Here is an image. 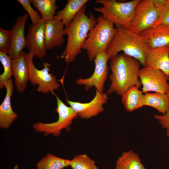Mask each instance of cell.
<instances>
[{
	"mask_svg": "<svg viewBox=\"0 0 169 169\" xmlns=\"http://www.w3.org/2000/svg\"><path fill=\"white\" fill-rule=\"evenodd\" d=\"M28 16V13H26L18 17L10 30L11 44L8 54L12 60L18 57L23 49L26 48L25 28Z\"/></svg>",
	"mask_w": 169,
	"mask_h": 169,
	"instance_id": "13",
	"label": "cell"
},
{
	"mask_svg": "<svg viewBox=\"0 0 169 169\" xmlns=\"http://www.w3.org/2000/svg\"><path fill=\"white\" fill-rule=\"evenodd\" d=\"M144 105L153 107L164 114L169 110V98L167 94L146 92L144 95Z\"/></svg>",
	"mask_w": 169,
	"mask_h": 169,
	"instance_id": "21",
	"label": "cell"
},
{
	"mask_svg": "<svg viewBox=\"0 0 169 169\" xmlns=\"http://www.w3.org/2000/svg\"><path fill=\"white\" fill-rule=\"evenodd\" d=\"M6 92L4 99L0 105V128L8 129L18 117V114L13 110L11 98L13 90V80L11 79L6 83Z\"/></svg>",
	"mask_w": 169,
	"mask_h": 169,
	"instance_id": "16",
	"label": "cell"
},
{
	"mask_svg": "<svg viewBox=\"0 0 169 169\" xmlns=\"http://www.w3.org/2000/svg\"><path fill=\"white\" fill-rule=\"evenodd\" d=\"M53 94L56 99L55 111L58 115V120L51 123L36 122L33 124V127L35 131L43 133L45 136L52 134L57 137L60 135L63 130L68 131L70 130L73 120L78 116L71 107L66 105L57 95Z\"/></svg>",
	"mask_w": 169,
	"mask_h": 169,
	"instance_id": "6",
	"label": "cell"
},
{
	"mask_svg": "<svg viewBox=\"0 0 169 169\" xmlns=\"http://www.w3.org/2000/svg\"><path fill=\"white\" fill-rule=\"evenodd\" d=\"M116 27L117 32L106 50L109 59L123 51L124 54L135 58L144 66L147 54L151 48L146 39L130 29Z\"/></svg>",
	"mask_w": 169,
	"mask_h": 169,
	"instance_id": "3",
	"label": "cell"
},
{
	"mask_svg": "<svg viewBox=\"0 0 169 169\" xmlns=\"http://www.w3.org/2000/svg\"><path fill=\"white\" fill-rule=\"evenodd\" d=\"M26 11L30 17L32 24L36 23L42 19V17L39 14L38 12L32 7L31 3V0H17Z\"/></svg>",
	"mask_w": 169,
	"mask_h": 169,
	"instance_id": "28",
	"label": "cell"
},
{
	"mask_svg": "<svg viewBox=\"0 0 169 169\" xmlns=\"http://www.w3.org/2000/svg\"><path fill=\"white\" fill-rule=\"evenodd\" d=\"M168 80H169V76L168 77ZM167 95H168V97L169 98V90H168V92L167 93Z\"/></svg>",
	"mask_w": 169,
	"mask_h": 169,
	"instance_id": "31",
	"label": "cell"
},
{
	"mask_svg": "<svg viewBox=\"0 0 169 169\" xmlns=\"http://www.w3.org/2000/svg\"><path fill=\"white\" fill-rule=\"evenodd\" d=\"M144 67L158 69L169 76V47L151 48L146 59Z\"/></svg>",
	"mask_w": 169,
	"mask_h": 169,
	"instance_id": "14",
	"label": "cell"
},
{
	"mask_svg": "<svg viewBox=\"0 0 169 169\" xmlns=\"http://www.w3.org/2000/svg\"><path fill=\"white\" fill-rule=\"evenodd\" d=\"M139 88L132 86L121 95L122 102L128 112H132L144 106V95Z\"/></svg>",
	"mask_w": 169,
	"mask_h": 169,
	"instance_id": "20",
	"label": "cell"
},
{
	"mask_svg": "<svg viewBox=\"0 0 169 169\" xmlns=\"http://www.w3.org/2000/svg\"><path fill=\"white\" fill-rule=\"evenodd\" d=\"M25 56L28 67L29 80L32 85H38L37 91L46 94L58 90L60 85L56 76L49 73L51 64L45 62L43 64V68L39 70L34 65V54L29 52L25 53Z\"/></svg>",
	"mask_w": 169,
	"mask_h": 169,
	"instance_id": "7",
	"label": "cell"
},
{
	"mask_svg": "<svg viewBox=\"0 0 169 169\" xmlns=\"http://www.w3.org/2000/svg\"><path fill=\"white\" fill-rule=\"evenodd\" d=\"M106 93H101L96 89L95 96L90 102L81 103L70 101L68 99L67 102L78 116L82 119H87L98 115L104 110L103 105L108 100Z\"/></svg>",
	"mask_w": 169,
	"mask_h": 169,
	"instance_id": "12",
	"label": "cell"
},
{
	"mask_svg": "<svg viewBox=\"0 0 169 169\" xmlns=\"http://www.w3.org/2000/svg\"><path fill=\"white\" fill-rule=\"evenodd\" d=\"M56 0H31V3L40 12L42 18L47 21L54 18L58 7Z\"/></svg>",
	"mask_w": 169,
	"mask_h": 169,
	"instance_id": "24",
	"label": "cell"
},
{
	"mask_svg": "<svg viewBox=\"0 0 169 169\" xmlns=\"http://www.w3.org/2000/svg\"><path fill=\"white\" fill-rule=\"evenodd\" d=\"M154 117L158 121L162 128L166 130V136L169 138V110L165 113L155 115Z\"/></svg>",
	"mask_w": 169,
	"mask_h": 169,
	"instance_id": "30",
	"label": "cell"
},
{
	"mask_svg": "<svg viewBox=\"0 0 169 169\" xmlns=\"http://www.w3.org/2000/svg\"><path fill=\"white\" fill-rule=\"evenodd\" d=\"M141 64L136 59L124 54H118L110 59L111 83L106 93H115L121 96L132 86L140 87L138 73Z\"/></svg>",
	"mask_w": 169,
	"mask_h": 169,
	"instance_id": "1",
	"label": "cell"
},
{
	"mask_svg": "<svg viewBox=\"0 0 169 169\" xmlns=\"http://www.w3.org/2000/svg\"><path fill=\"white\" fill-rule=\"evenodd\" d=\"M12 68L14 85L18 91L22 93L26 89L29 80L28 65L23 51L18 57L12 60Z\"/></svg>",
	"mask_w": 169,
	"mask_h": 169,
	"instance_id": "17",
	"label": "cell"
},
{
	"mask_svg": "<svg viewBox=\"0 0 169 169\" xmlns=\"http://www.w3.org/2000/svg\"><path fill=\"white\" fill-rule=\"evenodd\" d=\"M10 30L0 28V51L8 53L11 46Z\"/></svg>",
	"mask_w": 169,
	"mask_h": 169,
	"instance_id": "29",
	"label": "cell"
},
{
	"mask_svg": "<svg viewBox=\"0 0 169 169\" xmlns=\"http://www.w3.org/2000/svg\"><path fill=\"white\" fill-rule=\"evenodd\" d=\"M71 160L57 157L49 153L36 165V169H63L70 166Z\"/></svg>",
	"mask_w": 169,
	"mask_h": 169,
	"instance_id": "23",
	"label": "cell"
},
{
	"mask_svg": "<svg viewBox=\"0 0 169 169\" xmlns=\"http://www.w3.org/2000/svg\"><path fill=\"white\" fill-rule=\"evenodd\" d=\"M155 0L159 16L154 26L159 25H169V0Z\"/></svg>",
	"mask_w": 169,
	"mask_h": 169,
	"instance_id": "27",
	"label": "cell"
},
{
	"mask_svg": "<svg viewBox=\"0 0 169 169\" xmlns=\"http://www.w3.org/2000/svg\"><path fill=\"white\" fill-rule=\"evenodd\" d=\"M109 59L106 51L98 54L94 60L95 67L92 75L86 79H79L76 83L84 85L86 91L95 87L100 92L103 93L104 84L108 76L107 62Z\"/></svg>",
	"mask_w": 169,
	"mask_h": 169,
	"instance_id": "9",
	"label": "cell"
},
{
	"mask_svg": "<svg viewBox=\"0 0 169 169\" xmlns=\"http://www.w3.org/2000/svg\"><path fill=\"white\" fill-rule=\"evenodd\" d=\"M96 19V24L89 33L82 47L86 51L90 61H94L98 54L106 51L117 31L114 23L102 15Z\"/></svg>",
	"mask_w": 169,
	"mask_h": 169,
	"instance_id": "4",
	"label": "cell"
},
{
	"mask_svg": "<svg viewBox=\"0 0 169 169\" xmlns=\"http://www.w3.org/2000/svg\"><path fill=\"white\" fill-rule=\"evenodd\" d=\"M86 8L85 5L64 28L65 35L67 36V43L60 57L67 64L73 62L81 54L89 33L97 22L92 13L88 15L85 14Z\"/></svg>",
	"mask_w": 169,
	"mask_h": 169,
	"instance_id": "2",
	"label": "cell"
},
{
	"mask_svg": "<svg viewBox=\"0 0 169 169\" xmlns=\"http://www.w3.org/2000/svg\"><path fill=\"white\" fill-rule=\"evenodd\" d=\"M88 0H68L62 10L59 11L54 18L60 21L66 26L69 25L85 5Z\"/></svg>",
	"mask_w": 169,
	"mask_h": 169,
	"instance_id": "19",
	"label": "cell"
},
{
	"mask_svg": "<svg viewBox=\"0 0 169 169\" xmlns=\"http://www.w3.org/2000/svg\"><path fill=\"white\" fill-rule=\"evenodd\" d=\"M140 0L120 2L115 0H96L95 3L102 5L95 7L96 12L100 13L116 27L121 26L131 29L136 7Z\"/></svg>",
	"mask_w": 169,
	"mask_h": 169,
	"instance_id": "5",
	"label": "cell"
},
{
	"mask_svg": "<svg viewBox=\"0 0 169 169\" xmlns=\"http://www.w3.org/2000/svg\"><path fill=\"white\" fill-rule=\"evenodd\" d=\"M115 169H146L139 156L133 151L123 152L117 160Z\"/></svg>",
	"mask_w": 169,
	"mask_h": 169,
	"instance_id": "22",
	"label": "cell"
},
{
	"mask_svg": "<svg viewBox=\"0 0 169 169\" xmlns=\"http://www.w3.org/2000/svg\"><path fill=\"white\" fill-rule=\"evenodd\" d=\"M140 34L145 38L151 48L169 47V25L154 26Z\"/></svg>",
	"mask_w": 169,
	"mask_h": 169,
	"instance_id": "18",
	"label": "cell"
},
{
	"mask_svg": "<svg viewBox=\"0 0 169 169\" xmlns=\"http://www.w3.org/2000/svg\"><path fill=\"white\" fill-rule=\"evenodd\" d=\"M70 166L72 169H98L95 161L85 154L75 156Z\"/></svg>",
	"mask_w": 169,
	"mask_h": 169,
	"instance_id": "26",
	"label": "cell"
},
{
	"mask_svg": "<svg viewBox=\"0 0 169 169\" xmlns=\"http://www.w3.org/2000/svg\"><path fill=\"white\" fill-rule=\"evenodd\" d=\"M0 61L4 68L3 73L0 75V89H2L13 76L12 59L7 53L0 51Z\"/></svg>",
	"mask_w": 169,
	"mask_h": 169,
	"instance_id": "25",
	"label": "cell"
},
{
	"mask_svg": "<svg viewBox=\"0 0 169 169\" xmlns=\"http://www.w3.org/2000/svg\"><path fill=\"white\" fill-rule=\"evenodd\" d=\"M159 13L155 0H140L135 11L131 29L140 34L153 27L159 18Z\"/></svg>",
	"mask_w": 169,
	"mask_h": 169,
	"instance_id": "8",
	"label": "cell"
},
{
	"mask_svg": "<svg viewBox=\"0 0 169 169\" xmlns=\"http://www.w3.org/2000/svg\"><path fill=\"white\" fill-rule=\"evenodd\" d=\"M138 77L142 85V92L167 94L169 90L168 77L161 70L144 67L141 69Z\"/></svg>",
	"mask_w": 169,
	"mask_h": 169,
	"instance_id": "10",
	"label": "cell"
},
{
	"mask_svg": "<svg viewBox=\"0 0 169 169\" xmlns=\"http://www.w3.org/2000/svg\"><path fill=\"white\" fill-rule=\"evenodd\" d=\"M46 22L42 19L30 25L26 37V48L29 52L40 59L43 58L46 54L47 49L44 37Z\"/></svg>",
	"mask_w": 169,
	"mask_h": 169,
	"instance_id": "11",
	"label": "cell"
},
{
	"mask_svg": "<svg viewBox=\"0 0 169 169\" xmlns=\"http://www.w3.org/2000/svg\"><path fill=\"white\" fill-rule=\"evenodd\" d=\"M64 25L59 20L53 18L46 21L44 37L47 49L61 47L64 42Z\"/></svg>",
	"mask_w": 169,
	"mask_h": 169,
	"instance_id": "15",
	"label": "cell"
}]
</instances>
